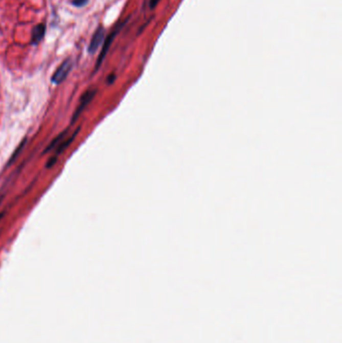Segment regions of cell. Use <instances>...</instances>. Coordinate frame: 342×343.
Wrapping results in <instances>:
<instances>
[{
	"mask_svg": "<svg viewBox=\"0 0 342 343\" xmlns=\"http://www.w3.org/2000/svg\"><path fill=\"white\" fill-rule=\"evenodd\" d=\"M94 95H95V92H94V90H88L87 93H85V94L82 96L81 101H80V105H79V108H78V110H77V112H76V118H78L79 112L83 109V107L86 106V105L92 101V99L94 98Z\"/></svg>",
	"mask_w": 342,
	"mask_h": 343,
	"instance_id": "2",
	"label": "cell"
},
{
	"mask_svg": "<svg viewBox=\"0 0 342 343\" xmlns=\"http://www.w3.org/2000/svg\"><path fill=\"white\" fill-rule=\"evenodd\" d=\"M43 32H44V28L43 27H38L36 28V30L34 31V40L35 41H38L41 39L42 35H43Z\"/></svg>",
	"mask_w": 342,
	"mask_h": 343,
	"instance_id": "4",
	"label": "cell"
},
{
	"mask_svg": "<svg viewBox=\"0 0 342 343\" xmlns=\"http://www.w3.org/2000/svg\"><path fill=\"white\" fill-rule=\"evenodd\" d=\"M102 38H103V32H102V31L97 32L95 38L93 39V43H92V45H90V51H92V52H94V51L99 47L100 42L102 41Z\"/></svg>",
	"mask_w": 342,
	"mask_h": 343,
	"instance_id": "3",
	"label": "cell"
},
{
	"mask_svg": "<svg viewBox=\"0 0 342 343\" xmlns=\"http://www.w3.org/2000/svg\"><path fill=\"white\" fill-rule=\"evenodd\" d=\"M71 68H72V61L71 60H67V61H64L59 67L58 70L54 73L53 77V81L54 83H60L61 81H63L65 78L67 77L69 73L71 72Z\"/></svg>",
	"mask_w": 342,
	"mask_h": 343,
	"instance_id": "1",
	"label": "cell"
},
{
	"mask_svg": "<svg viewBox=\"0 0 342 343\" xmlns=\"http://www.w3.org/2000/svg\"><path fill=\"white\" fill-rule=\"evenodd\" d=\"M86 1H87V0H75V4L78 5V6H81V5L85 4Z\"/></svg>",
	"mask_w": 342,
	"mask_h": 343,
	"instance_id": "5",
	"label": "cell"
},
{
	"mask_svg": "<svg viewBox=\"0 0 342 343\" xmlns=\"http://www.w3.org/2000/svg\"><path fill=\"white\" fill-rule=\"evenodd\" d=\"M158 0H151V7L153 8V7H155L156 5H157V3H158Z\"/></svg>",
	"mask_w": 342,
	"mask_h": 343,
	"instance_id": "6",
	"label": "cell"
}]
</instances>
